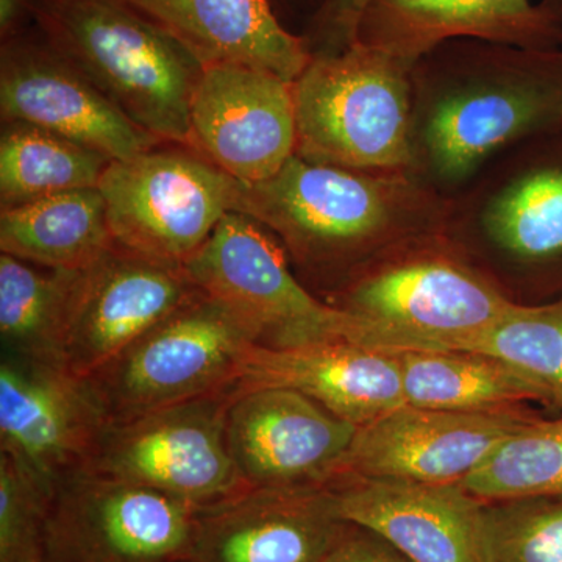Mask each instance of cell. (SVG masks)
Instances as JSON below:
<instances>
[{"instance_id": "1", "label": "cell", "mask_w": 562, "mask_h": 562, "mask_svg": "<svg viewBox=\"0 0 562 562\" xmlns=\"http://www.w3.org/2000/svg\"><path fill=\"white\" fill-rule=\"evenodd\" d=\"M436 83L414 95V169L469 179L505 147L562 131V47L525 49L457 40L414 66Z\"/></svg>"}, {"instance_id": "2", "label": "cell", "mask_w": 562, "mask_h": 562, "mask_svg": "<svg viewBox=\"0 0 562 562\" xmlns=\"http://www.w3.org/2000/svg\"><path fill=\"white\" fill-rule=\"evenodd\" d=\"M33 25L144 132L191 147L203 65L122 0H33Z\"/></svg>"}, {"instance_id": "3", "label": "cell", "mask_w": 562, "mask_h": 562, "mask_svg": "<svg viewBox=\"0 0 562 562\" xmlns=\"http://www.w3.org/2000/svg\"><path fill=\"white\" fill-rule=\"evenodd\" d=\"M238 213L269 228L299 262L322 266L443 210L408 173L350 171L294 155L271 179L243 183Z\"/></svg>"}, {"instance_id": "4", "label": "cell", "mask_w": 562, "mask_h": 562, "mask_svg": "<svg viewBox=\"0 0 562 562\" xmlns=\"http://www.w3.org/2000/svg\"><path fill=\"white\" fill-rule=\"evenodd\" d=\"M413 69L360 41L312 58L294 81L295 155L350 171L412 172Z\"/></svg>"}, {"instance_id": "5", "label": "cell", "mask_w": 562, "mask_h": 562, "mask_svg": "<svg viewBox=\"0 0 562 562\" xmlns=\"http://www.w3.org/2000/svg\"><path fill=\"white\" fill-rule=\"evenodd\" d=\"M183 269L203 294L232 313L257 346H372L371 322L314 297L292 272L279 238L247 214L228 213Z\"/></svg>"}, {"instance_id": "6", "label": "cell", "mask_w": 562, "mask_h": 562, "mask_svg": "<svg viewBox=\"0 0 562 562\" xmlns=\"http://www.w3.org/2000/svg\"><path fill=\"white\" fill-rule=\"evenodd\" d=\"M241 190L201 151L173 143L111 161L99 183L114 246L176 268L238 211Z\"/></svg>"}, {"instance_id": "7", "label": "cell", "mask_w": 562, "mask_h": 562, "mask_svg": "<svg viewBox=\"0 0 562 562\" xmlns=\"http://www.w3.org/2000/svg\"><path fill=\"white\" fill-rule=\"evenodd\" d=\"M254 344L232 313L199 292L88 376L110 420L235 387Z\"/></svg>"}, {"instance_id": "8", "label": "cell", "mask_w": 562, "mask_h": 562, "mask_svg": "<svg viewBox=\"0 0 562 562\" xmlns=\"http://www.w3.org/2000/svg\"><path fill=\"white\" fill-rule=\"evenodd\" d=\"M233 387L110 420L87 468L205 508L247 490L227 442Z\"/></svg>"}, {"instance_id": "9", "label": "cell", "mask_w": 562, "mask_h": 562, "mask_svg": "<svg viewBox=\"0 0 562 562\" xmlns=\"http://www.w3.org/2000/svg\"><path fill=\"white\" fill-rule=\"evenodd\" d=\"M346 312L376 327L375 349L452 351L519 310L482 276L438 255L368 273L347 288Z\"/></svg>"}, {"instance_id": "10", "label": "cell", "mask_w": 562, "mask_h": 562, "mask_svg": "<svg viewBox=\"0 0 562 562\" xmlns=\"http://www.w3.org/2000/svg\"><path fill=\"white\" fill-rule=\"evenodd\" d=\"M198 509L80 469L55 486L44 562H187Z\"/></svg>"}, {"instance_id": "11", "label": "cell", "mask_w": 562, "mask_h": 562, "mask_svg": "<svg viewBox=\"0 0 562 562\" xmlns=\"http://www.w3.org/2000/svg\"><path fill=\"white\" fill-rule=\"evenodd\" d=\"M0 116L57 133L111 161L162 144L121 113L35 25L2 41Z\"/></svg>"}, {"instance_id": "12", "label": "cell", "mask_w": 562, "mask_h": 562, "mask_svg": "<svg viewBox=\"0 0 562 562\" xmlns=\"http://www.w3.org/2000/svg\"><path fill=\"white\" fill-rule=\"evenodd\" d=\"M190 124L191 147L233 179H271L297 146L294 81L235 63L205 66Z\"/></svg>"}, {"instance_id": "13", "label": "cell", "mask_w": 562, "mask_h": 562, "mask_svg": "<svg viewBox=\"0 0 562 562\" xmlns=\"http://www.w3.org/2000/svg\"><path fill=\"white\" fill-rule=\"evenodd\" d=\"M109 422L90 380L2 353L0 453L50 486L87 468Z\"/></svg>"}, {"instance_id": "14", "label": "cell", "mask_w": 562, "mask_h": 562, "mask_svg": "<svg viewBox=\"0 0 562 562\" xmlns=\"http://www.w3.org/2000/svg\"><path fill=\"white\" fill-rule=\"evenodd\" d=\"M227 442L249 487L327 486L335 482L358 427L301 392H235Z\"/></svg>"}, {"instance_id": "15", "label": "cell", "mask_w": 562, "mask_h": 562, "mask_svg": "<svg viewBox=\"0 0 562 562\" xmlns=\"http://www.w3.org/2000/svg\"><path fill=\"white\" fill-rule=\"evenodd\" d=\"M527 417L405 405L358 427L336 480L342 476L461 483ZM333 483V482H331Z\"/></svg>"}, {"instance_id": "16", "label": "cell", "mask_w": 562, "mask_h": 562, "mask_svg": "<svg viewBox=\"0 0 562 562\" xmlns=\"http://www.w3.org/2000/svg\"><path fill=\"white\" fill-rule=\"evenodd\" d=\"M199 292L183 268L111 247L80 272L63 364L88 379Z\"/></svg>"}, {"instance_id": "17", "label": "cell", "mask_w": 562, "mask_h": 562, "mask_svg": "<svg viewBox=\"0 0 562 562\" xmlns=\"http://www.w3.org/2000/svg\"><path fill=\"white\" fill-rule=\"evenodd\" d=\"M347 527L328 484L247 487L198 509L187 562H322Z\"/></svg>"}, {"instance_id": "18", "label": "cell", "mask_w": 562, "mask_h": 562, "mask_svg": "<svg viewBox=\"0 0 562 562\" xmlns=\"http://www.w3.org/2000/svg\"><path fill=\"white\" fill-rule=\"evenodd\" d=\"M346 522L413 562H483L484 502L460 483L342 476L328 484Z\"/></svg>"}, {"instance_id": "19", "label": "cell", "mask_w": 562, "mask_h": 562, "mask_svg": "<svg viewBox=\"0 0 562 562\" xmlns=\"http://www.w3.org/2000/svg\"><path fill=\"white\" fill-rule=\"evenodd\" d=\"M257 387L301 392L357 427L406 403L395 355L350 341L290 349L251 344L233 391Z\"/></svg>"}, {"instance_id": "20", "label": "cell", "mask_w": 562, "mask_h": 562, "mask_svg": "<svg viewBox=\"0 0 562 562\" xmlns=\"http://www.w3.org/2000/svg\"><path fill=\"white\" fill-rule=\"evenodd\" d=\"M457 40L554 49L561 31L531 0H372L357 33L360 43L412 66Z\"/></svg>"}, {"instance_id": "21", "label": "cell", "mask_w": 562, "mask_h": 562, "mask_svg": "<svg viewBox=\"0 0 562 562\" xmlns=\"http://www.w3.org/2000/svg\"><path fill=\"white\" fill-rule=\"evenodd\" d=\"M190 50L203 68L251 66L295 81L312 61L269 0H122Z\"/></svg>"}, {"instance_id": "22", "label": "cell", "mask_w": 562, "mask_h": 562, "mask_svg": "<svg viewBox=\"0 0 562 562\" xmlns=\"http://www.w3.org/2000/svg\"><path fill=\"white\" fill-rule=\"evenodd\" d=\"M495 247L538 268L562 266V131L530 140L482 211Z\"/></svg>"}, {"instance_id": "23", "label": "cell", "mask_w": 562, "mask_h": 562, "mask_svg": "<svg viewBox=\"0 0 562 562\" xmlns=\"http://www.w3.org/2000/svg\"><path fill=\"white\" fill-rule=\"evenodd\" d=\"M114 246L99 188L49 195L0 213V250L55 271L80 272Z\"/></svg>"}, {"instance_id": "24", "label": "cell", "mask_w": 562, "mask_h": 562, "mask_svg": "<svg viewBox=\"0 0 562 562\" xmlns=\"http://www.w3.org/2000/svg\"><path fill=\"white\" fill-rule=\"evenodd\" d=\"M394 355L405 401L417 408L502 412L517 402L547 403L528 376L490 355L447 350Z\"/></svg>"}, {"instance_id": "25", "label": "cell", "mask_w": 562, "mask_h": 562, "mask_svg": "<svg viewBox=\"0 0 562 562\" xmlns=\"http://www.w3.org/2000/svg\"><path fill=\"white\" fill-rule=\"evenodd\" d=\"M80 272L41 268L0 254L3 355L65 366L63 353Z\"/></svg>"}, {"instance_id": "26", "label": "cell", "mask_w": 562, "mask_h": 562, "mask_svg": "<svg viewBox=\"0 0 562 562\" xmlns=\"http://www.w3.org/2000/svg\"><path fill=\"white\" fill-rule=\"evenodd\" d=\"M111 160L101 151L22 122H2L0 209L99 188Z\"/></svg>"}, {"instance_id": "27", "label": "cell", "mask_w": 562, "mask_h": 562, "mask_svg": "<svg viewBox=\"0 0 562 562\" xmlns=\"http://www.w3.org/2000/svg\"><path fill=\"white\" fill-rule=\"evenodd\" d=\"M460 484L484 503L562 495V417L525 422Z\"/></svg>"}, {"instance_id": "28", "label": "cell", "mask_w": 562, "mask_h": 562, "mask_svg": "<svg viewBox=\"0 0 562 562\" xmlns=\"http://www.w3.org/2000/svg\"><path fill=\"white\" fill-rule=\"evenodd\" d=\"M452 351L490 355L508 362L542 391L547 405L562 408V301L520 305L513 316Z\"/></svg>"}, {"instance_id": "29", "label": "cell", "mask_w": 562, "mask_h": 562, "mask_svg": "<svg viewBox=\"0 0 562 562\" xmlns=\"http://www.w3.org/2000/svg\"><path fill=\"white\" fill-rule=\"evenodd\" d=\"M483 562H562V495L484 503Z\"/></svg>"}, {"instance_id": "30", "label": "cell", "mask_w": 562, "mask_h": 562, "mask_svg": "<svg viewBox=\"0 0 562 562\" xmlns=\"http://www.w3.org/2000/svg\"><path fill=\"white\" fill-rule=\"evenodd\" d=\"M54 490L0 453V562H44Z\"/></svg>"}, {"instance_id": "31", "label": "cell", "mask_w": 562, "mask_h": 562, "mask_svg": "<svg viewBox=\"0 0 562 562\" xmlns=\"http://www.w3.org/2000/svg\"><path fill=\"white\" fill-rule=\"evenodd\" d=\"M372 0H322L301 33L312 58L333 57L357 43L358 27Z\"/></svg>"}, {"instance_id": "32", "label": "cell", "mask_w": 562, "mask_h": 562, "mask_svg": "<svg viewBox=\"0 0 562 562\" xmlns=\"http://www.w3.org/2000/svg\"><path fill=\"white\" fill-rule=\"evenodd\" d=\"M322 562H413L371 530L349 524Z\"/></svg>"}, {"instance_id": "33", "label": "cell", "mask_w": 562, "mask_h": 562, "mask_svg": "<svg viewBox=\"0 0 562 562\" xmlns=\"http://www.w3.org/2000/svg\"><path fill=\"white\" fill-rule=\"evenodd\" d=\"M33 24V0H0V38L2 41L24 32Z\"/></svg>"}, {"instance_id": "34", "label": "cell", "mask_w": 562, "mask_h": 562, "mask_svg": "<svg viewBox=\"0 0 562 562\" xmlns=\"http://www.w3.org/2000/svg\"><path fill=\"white\" fill-rule=\"evenodd\" d=\"M272 3L273 10L280 16V10H306L308 11V20L313 16L314 11L319 9L322 0H269ZM306 20V21H308Z\"/></svg>"}, {"instance_id": "35", "label": "cell", "mask_w": 562, "mask_h": 562, "mask_svg": "<svg viewBox=\"0 0 562 562\" xmlns=\"http://www.w3.org/2000/svg\"><path fill=\"white\" fill-rule=\"evenodd\" d=\"M539 7L546 11L547 16L553 21V24L562 32V0H541Z\"/></svg>"}, {"instance_id": "36", "label": "cell", "mask_w": 562, "mask_h": 562, "mask_svg": "<svg viewBox=\"0 0 562 562\" xmlns=\"http://www.w3.org/2000/svg\"><path fill=\"white\" fill-rule=\"evenodd\" d=\"M560 46L562 47V32H561Z\"/></svg>"}]
</instances>
